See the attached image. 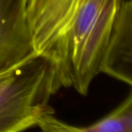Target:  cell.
Wrapping results in <instances>:
<instances>
[{
  "label": "cell",
  "mask_w": 132,
  "mask_h": 132,
  "mask_svg": "<svg viewBox=\"0 0 132 132\" xmlns=\"http://www.w3.org/2000/svg\"><path fill=\"white\" fill-rule=\"evenodd\" d=\"M124 0H28L27 17L35 55L53 67L59 89L86 96L101 73Z\"/></svg>",
  "instance_id": "cell-1"
},
{
  "label": "cell",
  "mask_w": 132,
  "mask_h": 132,
  "mask_svg": "<svg viewBox=\"0 0 132 132\" xmlns=\"http://www.w3.org/2000/svg\"><path fill=\"white\" fill-rule=\"evenodd\" d=\"M51 64L37 55L14 69L0 83V132H23L54 111L49 104L59 91Z\"/></svg>",
  "instance_id": "cell-2"
},
{
  "label": "cell",
  "mask_w": 132,
  "mask_h": 132,
  "mask_svg": "<svg viewBox=\"0 0 132 132\" xmlns=\"http://www.w3.org/2000/svg\"><path fill=\"white\" fill-rule=\"evenodd\" d=\"M28 0H0V75L34 57L27 10Z\"/></svg>",
  "instance_id": "cell-3"
},
{
  "label": "cell",
  "mask_w": 132,
  "mask_h": 132,
  "mask_svg": "<svg viewBox=\"0 0 132 132\" xmlns=\"http://www.w3.org/2000/svg\"><path fill=\"white\" fill-rule=\"evenodd\" d=\"M101 72L132 86V0L122 5Z\"/></svg>",
  "instance_id": "cell-4"
},
{
  "label": "cell",
  "mask_w": 132,
  "mask_h": 132,
  "mask_svg": "<svg viewBox=\"0 0 132 132\" xmlns=\"http://www.w3.org/2000/svg\"><path fill=\"white\" fill-rule=\"evenodd\" d=\"M37 127L40 132H132V92L117 109L88 126L70 124L49 112L40 118Z\"/></svg>",
  "instance_id": "cell-5"
},
{
  "label": "cell",
  "mask_w": 132,
  "mask_h": 132,
  "mask_svg": "<svg viewBox=\"0 0 132 132\" xmlns=\"http://www.w3.org/2000/svg\"><path fill=\"white\" fill-rule=\"evenodd\" d=\"M13 71V70H12ZM11 71V72H12ZM11 72H6V73H3V74H1L0 75V83H1L3 81H4L9 76H10V74L11 73Z\"/></svg>",
  "instance_id": "cell-6"
}]
</instances>
